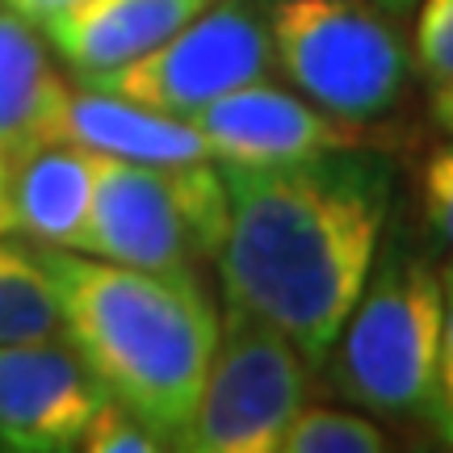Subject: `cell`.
Returning a JSON list of instances; mask_svg holds the SVG:
<instances>
[{"label": "cell", "mask_w": 453, "mask_h": 453, "mask_svg": "<svg viewBox=\"0 0 453 453\" xmlns=\"http://www.w3.org/2000/svg\"><path fill=\"white\" fill-rule=\"evenodd\" d=\"M223 303L273 324L319 370L387 240L395 160L378 143H349L269 168H223Z\"/></svg>", "instance_id": "obj_1"}, {"label": "cell", "mask_w": 453, "mask_h": 453, "mask_svg": "<svg viewBox=\"0 0 453 453\" xmlns=\"http://www.w3.org/2000/svg\"><path fill=\"white\" fill-rule=\"evenodd\" d=\"M38 257L55 281L72 349L110 399L177 449L219 340V311L197 273L130 269L47 243H38Z\"/></svg>", "instance_id": "obj_2"}, {"label": "cell", "mask_w": 453, "mask_h": 453, "mask_svg": "<svg viewBox=\"0 0 453 453\" xmlns=\"http://www.w3.org/2000/svg\"><path fill=\"white\" fill-rule=\"evenodd\" d=\"M445 281L416 243L399 235L378 248L324 370L332 390L387 420H428L437 382Z\"/></svg>", "instance_id": "obj_3"}, {"label": "cell", "mask_w": 453, "mask_h": 453, "mask_svg": "<svg viewBox=\"0 0 453 453\" xmlns=\"http://www.w3.org/2000/svg\"><path fill=\"white\" fill-rule=\"evenodd\" d=\"M226 231V180L214 160H97L93 211L76 252L156 273H197Z\"/></svg>", "instance_id": "obj_4"}, {"label": "cell", "mask_w": 453, "mask_h": 453, "mask_svg": "<svg viewBox=\"0 0 453 453\" xmlns=\"http://www.w3.org/2000/svg\"><path fill=\"white\" fill-rule=\"evenodd\" d=\"M273 67L353 127L395 113L411 84V50L387 9L370 0H269Z\"/></svg>", "instance_id": "obj_5"}, {"label": "cell", "mask_w": 453, "mask_h": 453, "mask_svg": "<svg viewBox=\"0 0 453 453\" xmlns=\"http://www.w3.org/2000/svg\"><path fill=\"white\" fill-rule=\"evenodd\" d=\"M307 395L311 365L294 340L252 311L223 307L211 370L177 449L277 453V441Z\"/></svg>", "instance_id": "obj_6"}, {"label": "cell", "mask_w": 453, "mask_h": 453, "mask_svg": "<svg viewBox=\"0 0 453 453\" xmlns=\"http://www.w3.org/2000/svg\"><path fill=\"white\" fill-rule=\"evenodd\" d=\"M269 72H273L269 0H211L160 47L84 84L147 110L189 118L240 84L265 81Z\"/></svg>", "instance_id": "obj_7"}, {"label": "cell", "mask_w": 453, "mask_h": 453, "mask_svg": "<svg viewBox=\"0 0 453 453\" xmlns=\"http://www.w3.org/2000/svg\"><path fill=\"white\" fill-rule=\"evenodd\" d=\"M110 390L67 336L0 344V449L72 453L81 449Z\"/></svg>", "instance_id": "obj_8"}, {"label": "cell", "mask_w": 453, "mask_h": 453, "mask_svg": "<svg viewBox=\"0 0 453 453\" xmlns=\"http://www.w3.org/2000/svg\"><path fill=\"white\" fill-rule=\"evenodd\" d=\"M194 130L206 143V156L223 168H269V164L307 160L332 147L370 143L361 130L336 113L319 110L303 93L277 88L265 81L240 84L219 101L189 113Z\"/></svg>", "instance_id": "obj_9"}, {"label": "cell", "mask_w": 453, "mask_h": 453, "mask_svg": "<svg viewBox=\"0 0 453 453\" xmlns=\"http://www.w3.org/2000/svg\"><path fill=\"white\" fill-rule=\"evenodd\" d=\"M206 4L211 0H67L38 30L84 84L160 47Z\"/></svg>", "instance_id": "obj_10"}, {"label": "cell", "mask_w": 453, "mask_h": 453, "mask_svg": "<svg viewBox=\"0 0 453 453\" xmlns=\"http://www.w3.org/2000/svg\"><path fill=\"white\" fill-rule=\"evenodd\" d=\"M97 151L67 139H47L13 156L9 164V231L47 248H81L93 189H97Z\"/></svg>", "instance_id": "obj_11"}, {"label": "cell", "mask_w": 453, "mask_h": 453, "mask_svg": "<svg viewBox=\"0 0 453 453\" xmlns=\"http://www.w3.org/2000/svg\"><path fill=\"white\" fill-rule=\"evenodd\" d=\"M55 139H67V143H81L88 151H97V156L134 164L211 160L206 143H202V134L194 130L189 118L147 110V105L113 97V93L93 88V84L67 88L59 122H55Z\"/></svg>", "instance_id": "obj_12"}, {"label": "cell", "mask_w": 453, "mask_h": 453, "mask_svg": "<svg viewBox=\"0 0 453 453\" xmlns=\"http://www.w3.org/2000/svg\"><path fill=\"white\" fill-rule=\"evenodd\" d=\"M64 97L67 81L55 72L47 34L0 0V147L21 156L55 139Z\"/></svg>", "instance_id": "obj_13"}, {"label": "cell", "mask_w": 453, "mask_h": 453, "mask_svg": "<svg viewBox=\"0 0 453 453\" xmlns=\"http://www.w3.org/2000/svg\"><path fill=\"white\" fill-rule=\"evenodd\" d=\"M64 336L59 294L38 248L0 235V344Z\"/></svg>", "instance_id": "obj_14"}, {"label": "cell", "mask_w": 453, "mask_h": 453, "mask_svg": "<svg viewBox=\"0 0 453 453\" xmlns=\"http://www.w3.org/2000/svg\"><path fill=\"white\" fill-rule=\"evenodd\" d=\"M387 445V433L361 411L303 403L277 441V453H382Z\"/></svg>", "instance_id": "obj_15"}, {"label": "cell", "mask_w": 453, "mask_h": 453, "mask_svg": "<svg viewBox=\"0 0 453 453\" xmlns=\"http://www.w3.org/2000/svg\"><path fill=\"white\" fill-rule=\"evenodd\" d=\"M411 72H420L428 88L453 81V0H420L411 34Z\"/></svg>", "instance_id": "obj_16"}, {"label": "cell", "mask_w": 453, "mask_h": 453, "mask_svg": "<svg viewBox=\"0 0 453 453\" xmlns=\"http://www.w3.org/2000/svg\"><path fill=\"white\" fill-rule=\"evenodd\" d=\"M420 211L428 235L453 260V134L433 147L420 164Z\"/></svg>", "instance_id": "obj_17"}, {"label": "cell", "mask_w": 453, "mask_h": 453, "mask_svg": "<svg viewBox=\"0 0 453 453\" xmlns=\"http://www.w3.org/2000/svg\"><path fill=\"white\" fill-rule=\"evenodd\" d=\"M81 449L88 453H156L168 449L164 437H156L130 407H122L118 399H105L101 411L93 416V424L84 428Z\"/></svg>", "instance_id": "obj_18"}, {"label": "cell", "mask_w": 453, "mask_h": 453, "mask_svg": "<svg viewBox=\"0 0 453 453\" xmlns=\"http://www.w3.org/2000/svg\"><path fill=\"white\" fill-rule=\"evenodd\" d=\"M441 281H445V319H441V353H437L433 403H428V424L453 449V260H449V273Z\"/></svg>", "instance_id": "obj_19"}, {"label": "cell", "mask_w": 453, "mask_h": 453, "mask_svg": "<svg viewBox=\"0 0 453 453\" xmlns=\"http://www.w3.org/2000/svg\"><path fill=\"white\" fill-rule=\"evenodd\" d=\"M433 122H437L445 134H453V81L441 84V88H433Z\"/></svg>", "instance_id": "obj_20"}, {"label": "cell", "mask_w": 453, "mask_h": 453, "mask_svg": "<svg viewBox=\"0 0 453 453\" xmlns=\"http://www.w3.org/2000/svg\"><path fill=\"white\" fill-rule=\"evenodd\" d=\"M4 4H13L17 13H26L30 21H42L47 13H55V9H64L67 0H4Z\"/></svg>", "instance_id": "obj_21"}, {"label": "cell", "mask_w": 453, "mask_h": 453, "mask_svg": "<svg viewBox=\"0 0 453 453\" xmlns=\"http://www.w3.org/2000/svg\"><path fill=\"white\" fill-rule=\"evenodd\" d=\"M9 164H13V156L0 147V235H13V231H9V202H4V189H9Z\"/></svg>", "instance_id": "obj_22"}, {"label": "cell", "mask_w": 453, "mask_h": 453, "mask_svg": "<svg viewBox=\"0 0 453 453\" xmlns=\"http://www.w3.org/2000/svg\"><path fill=\"white\" fill-rule=\"evenodd\" d=\"M370 4H378V9H387L390 17H407L411 9H416V4H420V0H370Z\"/></svg>", "instance_id": "obj_23"}]
</instances>
